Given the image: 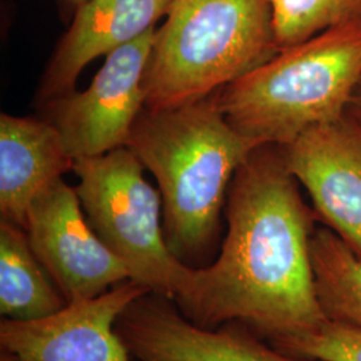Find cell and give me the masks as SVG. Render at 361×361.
Wrapping results in <instances>:
<instances>
[{
  "label": "cell",
  "instance_id": "1",
  "mask_svg": "<svg viewBox=\"0 0 361 361\" xmlns=\"http://www.w3.org/2000/svg\"><path fill=\"white\" fill-rule=\"evenodd\" d=\"M273 146H259L237 170L219 257L193 268L173 302L200 326L244 324L280 349L329 319L314 285L312 213L283 147Z\"/></svg>",
  "mask_w": 361,
  "mask_h": 361
},
{
  "label": "cell",
  "instance_id": "2",
  "mask_svg": "<svg viewBox=\"0 0 361 361\" xmlns=\"http://www.w3.org/2000/svg\"><path fill=\"white\" fill-rule=\"evenodd\" d=\"M126 146L158 182L170 250L194 268L214 244L237 170L264 145L233 128L214 92L173 109L145 107Z\"/></svg>",
  "mask_w": 361,
  "mask_h": 361
},
{
  "label": "cell",
  "instance_id": "3",
  "mask_svg": "<svg viewBox=\"0 0 361 361\" xmlns=\"http://www.w3.org/2000/svg\"><path fill=\"white\" fill-rule=\"evenodd\" d=\"M361 82V22L328 28L277 52L217 91L234 129L284 147L348 110Z\"/></svg>",
  "mask_w": 361,
  "mask_h": 361
},
{
  "label": "cell",
  "instance_id": "4",
  "mask_svg": "<svg viewBox=\"0 0 361 361\" xmlns=\"http://www.w3.org/2000/svg\"><path fill=\"white\" fill-rule=\"evenodd\" d=\"M166 16L145 75L150 110L204 99L280 51L271 0H173Z\"/></svg>",
  "mask_w": 361,
  "mask_h": 361
},
{
  "label": "cell",
  "instance_id": "5",
  "mask_svg": "<svg viewBox=\"0 0 361 361\" xmlns=\"http://www.w3.org/2000/svg\"><path fill=\"white\" fill-rule=\"evenodd\" d=\"M128 146L74 161L78 197L91 228L130 271V280L174 301L192 267L169 247L161 222L162 197L143 177Z\"/></svg>",
  "mask_w": 361,
  "mask_h": 361
},
{
  "label": "cell",
  "instance_id": "6",
  "mask_svg": "<svg viewBox=\"0 0 361 361\" xmlns=\"http://www.w3.org/2000/svg\"><path fill=\"white\" fill-rule=\"evenodd\" d=\"M155 28L106 55L82 92H70L54 106L52 123L74 159L106 154L126 146L146 104L145 75Z\"/></svg>",
  "mask_w": 361,
  "mask_h": 361
},
{
  "label": "cell",
  "instance_id": "7",
  "mask_svg": "<svg viewBox=\"0 0 361 361\" xmlns=\"http://www.w3.org/2000/svg\"><path fill=\"white\" fill-rule=\"evenodd\" d=\"M23 229L67 302L99 296L130 280L125 262L91 228L77 189L62 178L32 201Z\"/></svg>",
  "mask_w": 361,
  "mask_h": 361
},
{
  "label": "cell",
  "instance_id": "8",
  "mask_svg": "<svg viewBox=\"0 0 361 361\" xmlns=\"http://www.w3.org/2000/svg\"><path fill=\"white\" fill-rule=\"evenodd\" d=\"M146 293L147 288L128 280L99 296L74 300L40 320L3 319L1 355L10 361H134L116 322Z\"/></svg>",
  "mask_w": 361,
  "mask_h": 361
},
{
  "label": "cell",
  "instance_id": "9",
  "mask_svg": "<svg viewBox=\"0 0 361 361\" xmlns=\"http://www.w3.org/2000/svg\"><path fill=\"white\" fill-rule=\"evenodd\" d=\"M316 210L361 257V119L349 110L283 147Z\"/></svg>",
  "mask_w": 361,
  "mask_h": 361
},
{
  "label": "cell",
  "instance_id": "10",
  "mask_svg": "<svg viewBox=\"0 0 361 361\" xmlns=\"http://www.w3.org/2000/svg\"><path fill=\"white\" fill-rule=\"evenodd\" d=\"M245 328L234 322L200 326L171 300L154 293L135 300L116 326L138 361H300L258 341Z\"/></svg>",
  "mask_w": 361,
  "mask_h": 361
},
{
  "label": "cell",
  "instance_id": "11",
  "mask_svg": "<svg viewBox=\"0 0 361 361\" xmlns=\"http://www.w3.org/2000/svg\"><path fill=\"white\" fill-rule=\"evenodd\" d=\"M173 0H89L78 7L74 20L52 56L43 82L47 98L73 92L82 70L101 55L155 28Z\"/></svg>",
  "mask_w": 361,
  "mask_h": 361
},
{
  "label": "cell",
  "instance_id": "12",
  "mask_svg": "<svg viewBox=\"0 0 361 361\" xmlns=\"http://www.w3.org/2000/svg\"><path fill=\"white\" fill-rule=\"evenodd\" d=\"M74 158L52 122L0 116V212L1 219L25 226L32 201L62 174Z\"/></svg>",
  "mask_w": 361,
  "mask_h": 361
},
{
  "label": "cell",
  "instance_id": "13",
  "mask_svg": "<svg viewBox=\"0 0 361 361\" xmlns=\"http://www.w3.org/2000/svg\"><path fill=\"white\" fill-rule=\"evenodd\" d=\"M67 300L40 264L22 226L0 222V313L16 322L40 320L63 310Z\"/></svg>",
  "mask_w": 361,
  "mask_h": 361
},
{
  "label": "cell",
  "instance_id": "14",
  "mask_svg": "<svg viewBox=\"0 0 361 361\" xmlns=\"http://www.w3.org/2000/svg\"><path fill=\"white\" fill-rule=\"evenodd\" d=\"M310 259L319 301L329 320L361 331V257L336 233L310 237Z\"/></svg>",
  "mask_w": 361,
  "mask_h": 361
},
{
  "label": "cell",
  "instance_id": "15",
  "mask_svg": "<svg viewBox=\"0 0 361 361\" xmlns=\"http://www.w3.org/2000/svg\"><path fill=\"white\" fill-rule=\"evenodd\" d=\"M271 3L280 50L328 28L361 22V0H271Z\"/></svg>",
  "mask_w": 361,
  "mask_h": 361
},
{
  "label": "cell",
  "instance_id": "16",
  "mask_svg": "<svg viewBox=\"0 0 361 361\" xmlns=\"http://www.w3.org/2000/svg\"><path fill=\"white\" fill-rule=\"evenodd\" d=\"M290 356L319 361H361V331L348 324L328 320L320 328L285 344Z\"/></svg>",
  "mask_w": 361,
  "mask_h": 361
},
{
  "label": "cell",
  "instance_id": "17",
  "mask_svg": "<svg viewBox=\"0 0 361 361\" xmlns=\"http://www.w3.org/2000/svg\"><path fill=\"white\" fill-rule=\"evenodd\" d=\"M348 110L353 116H356L361 119V82L359 87L355 91L352 99H350Z\"/></svg>",
  "mask_w": 361,
  "mask_h": 361
},
{
  "label": "cell",
  "instance_id": "18",
  "mask_svg": "<svg viewBox=\"0 0 361 361\" xmlns=\"http://www.w3.org/2000/svg\"><path fill=\"white\" fill-rule=\"evenodd\" d=\"M0 361H10V360H8V359H7V357H6V356H3V355H1V356H0Z\"/></svg>",
  "mask_w": 361,
  "mask_h": 361
},
{
  "label": "cell",
  "instance_id": "19",
  "mask_svg": "<svg viewBox=\"0 0 361 361\" xmlns=\"http://www.w3.org/2000/svg\"><path fill=\"white\" fill-rule=\"evenodd\" d=\"M78 1H80V4H82V3H85V1H89V0H78Z\"/></svg>",
  "mask_w": 361,
  "mask_h": 361
}]
</instances>
